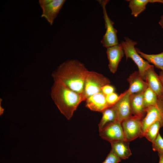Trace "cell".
<instances>
[{"mask_svg": "<svg viewBox=\"0 0 163 163\" xmlns=\"http://www.w3.org/2000/svg\"><path fill=\"white\" fill-rule=\"evenodd\" d=\"M88 70L83 64L76 60L63 62L52 73L53 79H58L70 89L83 94L85 78Z\"/></svg>", "mask_w": 163, "mask_h": 163, "instance_id": "1", "label": "cell"}, {"mask_svg": "<svg viewBox=\"0 0 163 163\" xmlns=\"http://www.w3.org/2000/svg\"><path fill=\"white\" fill-rule=\"evenodd\" d=\"M53 80L50 94L52 99L60 112L70 120L80 104L85 99L83 94L72 90L60 80Z\"/></svg>", "mask_w": 163, "mask_h": 163, "instance_id": "2", "label": "cell"}, {"mask_svg": "<svg viewBox=\"0 0 163 163\" xmlns=\"http://www.w3.org/2000/svg\"><path fill=\"white\" fill-rule=\"evenodd\" d=\"M125 41L120 43L124 52L126 59H131L137 66L139 75L145 80V74L147 70L152 66L147 61L144 60L137 52L135 46L137 44L136 42L127 37H124Z\"/></svg>", "mask_w": 163, "mask_h": 163, "instance_id": "3", "label": "cell"}, {"mask_svg": "<svg viewBox=\"0 0 163 163\" xmlns=\"http://www.w3.org/2000/svg\"><path fill=\"white\" fill-rule=\"evenodd\" d=\"M110 80L101 74L88 71L85 81L83 95L86 99L101 91L104 86L110 84Z\"/></svg>", "mask_w": 163, "mask_h": 163, "instance_id": "4", "label": "cell"}, {"mask_svg": "<svg viewBox=\"0 0 163 163\" xmlns=\"http://www.w3.org/2000/svg\"><path fill=\"white\" fill-rule=\"evenodd\" d=\"M97 1L102 8L106 29L101 43L104 47L107 48L119 44L117 36V31L114 27V23L110 19L107 11L106 5L109 0H101Z\"/></svg>", "mask_w": 163, "mask_h": 163, "instance_id": "5", "label": "cell"}, {"mask_svg": "<svg viewBox=\"0 0 163 163\" xmlns=\"http://www.w3.org/2000/svg\"><path fill=\"white\" fill-rule=\"evenodd\" d=\"M146 114L142 121V129L143 135L147 129L157 121H159L163 126V97H158L157 104L145 109Z\"/></svg>", "mask_w": 163, "mask_h": 163, "instance_id": "6", "label": "cell"}, {"mask_svg": "<svg viewBox=\"0 0 163 163\" xmlns=\"http://www.w3.org/2000/svg\"><path fill=\"white\" fill-rule=\"evenodd\" d=\"M142 119L132 115L121 123L125 139L129 142L138 137H143Z\"/></svg>", "mask_w": 163, "mask_h": 163, "instance_id": "7", "label": "cell"}, {"mask_svg": "<svg viewBox=\"0 0 163 163\" xmlns=\"http://www.w3.org/2000/svg\"><path fill=\"white\" fill-rule=\"evenodd\" d=\"M65 1L39 0V3L42 10L41 17L45 18L50 24L52 25Z\"/></svg>", "mask_w": 163, "mask_h": 163, "instance_id": "8", "label": "cell"}, {"mask_svg": "<svg viewBox=\"0 0 163 163\" xmlns=\"http://www.w3.org/2000/svg\"><path fill=\"white\" fill-rule=\"evenodd\" d=\"M131 95L127 90L125 91L120 94V99L113 105L117 112V120L121 123L132 115L130 104Z\"/></svg>", "mask_w": 163, "mask_h": 163, "instance_id": "9", "label": "cell"}, {"mask_svg": "<svg viewBox=\"0 0 163 163\" xmlns=\"http://www.w3.org/2000/svg\"><path fill=\"white\" fill-rule=\"evenodd\" d=\"M99 135L103 139L110 143L121 140H125L121 123L117 121L99 131Z\"/></svg>", "mask_w": 163, "mask_h": 163, "instance_id": "10", "label": "cell"}, {"mask_svg": "<svg viewBox=\"0 0 163 163\" xmlns=\"http://www.w3.org/2000/svg\"><path fill=\"white\" fill-rule=\"evenodd\" d=\"M106 53L108 60V67L110 72L115 73L119 64L123 57L124 53L120 44L107 48Z\"/></svg>", "mask_w": 163, "mask_h": 163, "instance_id": "11", "label": "cell"}, {"mask_svg": "<svg viewBox=\"0 0 163 163\" xmlns=\"http://www.w3.org/2000/svg\"><path fill=\"white\" fill-rule=\"evenodd\" d=\"M145 80L148 87L157 94L158 97L163 95V85L155 72L154 66L148 69L145 74Z\"/></svg>", "mask_w": 163, "mask_h": 163, "instance_id": "12", "label": "cell"}, {"mask_svg": "<svg viewBox=\"0 0 163 163\" xmlns=\"http://www.w3.org/2000/svg\"><path fill=\"white\" fill-rule=\"evenodd\" d=\"M85 101L86 107L92 111L102 112L109 107L106 95L101 91L88 97Z\"/></svg>", "mask_w": 163, "mask_h": 163, "instance_id": "13", "label": "cell"}, {"mask_svg": "<svg viewBox=\"0 0 163 163\" xmlns=\"http://www.w3.org/2000/svg\"><path fill=\"white\" fill-rule=\"evenodd\" d=\"M127 80L129 84L127 90L131 94L143 92L148 87L138 71H135L131 74Z\"/></svg>", "mask_w": 163, "mask_h": 163, "instance_id": "14", "label": "cell"}, {"mask_svg": "<svg viewBox=\"0 0 163 163\" xmlns=\"http://www.w3.org/2000/svg\"><path fill=\"white\" fill-rule=\"evenodd\" d=\"M143 92L132 94L130 96L132 115L142 119L146 113L144 104Z\"/></svg>", "mask_w": 163, "mask_h": 163, "instance_id": "15", "label": "cell"}, {"mask_svg": "<svg viewBox=\"0 0 163 163\" xmlns=\"http://www.w3.org/2000/svg\"><path fill=\"white\" fill-rule=\"evenodd\" d=\"M129 142L126 140H121L110 142L111 151L121 160L128 158L132 153L129 147Z\"/></svg>", "mask_w": 163, "mask_h": 163, "instance_id": "16", "label": "cell"}, {"mask_svg": "<svg viewBox=\"0 0 163 163\" xmlns=\"http://www.w3.org/2000/svg\"><path fill=\"white\" fill-rule=\"evenodd\" d=\"M102 116L98 124L99 131L117 120V115L114 105L109 107L102 112Z\"/></svg>", "mask_w": 163, "mask_h": 163, "instance_id": "17", "label": "cell"}, {"mask_svg": "<svg viewBox=\"0 0 163 163\" xmlns=\"http://www.w3.org/2000/svg\"><path fill=\"white\" fill-rule=\"evenodd\" d=\"M129 7L131 11V14L136 17L146 9V6L149 3H161L162 0H129Z\"/></svg>", "mask_w": 163, "mask_h": 163, "instance_id": "18", "label": "cell"}, {"mask_svg": "<svg viewBox=\"0 0 163 163\" xmlns=\"http://www.w3.org/2000/svg\"><path fill=\"white\" fill-rule=\"evenodd\" d=\"M138 53L141 57L146 59L149 63L152 64L156 68L163 71V51L155 54H146L136 48Z\"/></svg>", "mask_w": 163, "mask_h": 163, "instance_id": "19", "label": "cell"}, {"mask_svg": "<svg viewBox=\"0 0 163 163\" xmlns=\"http://www.w3.org/2000/svg\"><path fill=\"white\" fill-rule=\"evenodd\" d=\"M163 127L161 123L157 121L152 124L144 132L143 137H145L149 141L152 143L157 137L160 129Z\"/></svg>", "mask_w": 163, "mask_h": 163, "instance_id": "20", "label": "cell"}, {"mask_svg": "<svg viewBox=\"0 0 163 163\" xmlns=\"http://www.w3.org/2000/svg\"><path fill=\"white\" fill-rule=\"evenodd\" d=\"M143 102L145 109L157 104L158 96L150 88L148 87L143 92Z\"/></svg>", "mask_w": 163, "mask_h": 163, "instance_id": "21", "label": "cell"}, {"mask_svg": "<svg viewBox=\"0 0 163 163\" xmlns=\"http://www.w3.org/2000/svg\"><path fill=\"white\" fill-rule=\"evenodd\" d=\"M152 143V148L154 151H157L158 154L163 155V138L159 133Z\"/></svg>", "mask_w": 163, "mask_h": 163, "instance_id": "22", "label": "cell"}, {"mask_svg": "<svg viewBox=\"0 0 163 163\" xmlns=\"http://www.w3.org/2000/svg\"><path fill=\"white\" fill-rule=\"evenodd\" d=\"M120 95H118L115 92L106 95L107 103L109 107L115 104L119 100Z\"/></svg>", "mask_w": 163, "mask_h": 163, "instance_id": "23", "label": "cell"}, {"mask_svg": "<svg viewBox=\"0 0 163 163\" xmlns=\"http://www.w3.org/2000/svg\"><path fill=\"white\" fill-rule=\"evenodd\" d=\"M121 160L111 151L102 163H118Z\"/></svg>", "mask_w": 163, "mask_h": 163, "instance_id": "24", "label": "cell"}, {"mask_svg": "<svg viewBox=\"0 0 163 163\" xmlns=\"http://www.w3.org/2000/svg\"><path fill=\"white\" fill-rule=\"evenodd\" d=\"M101 91L105 95H107L115 92V88L110 84H107L102 87Z\"/></svg>", "mask_w": 163, "mask_h": 163, "instance_id": "25", "label": "cell"}, {"mask_svg": "<svg viewBox=\"0 0 163 163\" xmlns=\"http://www.w3.org/2000/svg\"><path fill=\"white\" fill-rule=\"evenodd\" d=\"M158 23L161 28L163 29V15L161 16Z\"/></svg>", "mask_w": 163, "mask_h": 163, "instance_id": "26", "label": "cell"}, {"mask_svg": "<svg viewBox=\"0 0 163 163\" xmlns=\"http://www.w3.org/2000/svg\"><path fill=\"white\" fill-rule=\"evenodd\" d=\"M159 78L163 85V71H161L159 72Z\"/></svg>", "mask_w": 163, "mask_h": 163, "instance_id": "27", "label": "cell"}, {"mask_svg": "<svg viewBox=\"0 0 163 163\" xmlns=\"http://www.w3.org/2000/svg\"><path fill=\"white\" fill-rule=\"evenodd\" d=\"M159 157V161L158 163H163V155L158 154Z\"/></svg>", "mask_w": 163, "mask_h": 163, "instance_id": "28", "label": "cell"}]
</instances>
